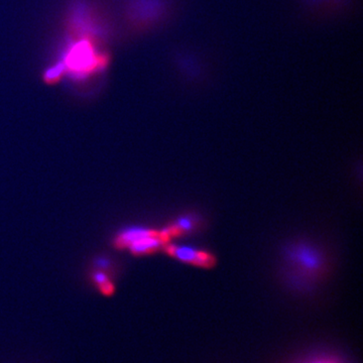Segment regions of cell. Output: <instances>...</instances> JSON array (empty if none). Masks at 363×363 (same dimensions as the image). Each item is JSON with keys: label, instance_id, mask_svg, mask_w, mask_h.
Instances as JSON below:
<instances>
[{"label": "cell", "instance_id": "6da1fadb", "mask_svg": "<svg viewBox=\"0 0 363 363\" xmlns=\"http://www.w3.org/2000/svg\"><path fill=\"white\" fill-rule=\"evenodd\" d=\"M166 242L160 231L145 226L126 227L116 238L117 247L126 248L135 255L157 252Z\"/></svg>", "mask_w": 363, "mask_h": 363}, {"label": "cell", "instance_id": "ba28073f", "mask_svg": "<svg viewBox=\"0 0 363 363\" xmlns=\"http://www.w3.org/2000/svg\"><path fill=\"white\" fill-rule=\"evenodd\" d=\"M313 363H337V362H331V360H319V362H313Z\"/></svg>", "mask_w": 363, "mask_h": 363}, {"label": "cell", "instance_id": "3957f363", "mask_svg": "<svg viewBox=\"0 0 363 363\" xmlns=\"http://www.w3.org/2000/svg\"><path fill=\"white\" fill-rule=\"evenodd\" d=\"M102 59V57L98 56L89 43L82 42L72 48L67 56L65 64L72 73L85 75L104 65Z\"/></svg>", "mask_w": 363, "mask_h": 363}, {"label": "cell", "instance_id": "52a82bcc", "mask_svg": "<svg viewBox=\"0 0 363 363\" xmlns=\"http://www.w3.org/2000/svg\"><path fill=\"white\" fill-rule=\"evenodd\" d=\"M111 260L107 259V257H99L96 260V269H101V271H106L107 269L111 267Z\"/></svg>", "mask_w": 363, "mask_h": 363}, {"label": "cell", "instance_id": "5b68a950", "mask_svg": "<svg viewBox=\"0 0 363 363\" xmlns=\"http://www.w3.org/2000/svg\"><path fill=\"white\" fill-rule=\"evenodd\" d=\"M197 226V219L193 215L179 216L172 225L168 226L172 236L192 233Z\"/></svg>", "mask_w": 363, "mask_h": 363}, {"label": "cell", "instance_id": "277c9868", "mask_svg": "<svg viewBox=\"0 0 363 363\" xmlns=\"http://www.w3.org/2000/svg\"><path fill=\"white\" fill-rule=\"evenodd\" d=\"M167 250L172 257L192 266L209 267L214 264V257L209 252L191 245H169Z\"/></svg>", "mask_w": 363, "mask_h": 363}, {"label": "cell", "instance_id": "7a4b0ae2", "mask_svg": "<svg viewBox=\"0 0 363 363\" xmlns=\"http://www.w3.org/2000/svg\"><path fill=\"white\" fill-rule=\"evenodd\" d=\"M286 259L303 278H314L321 274L325 267L323 252L310 243L298 242L286 250Z\"/></svg>", "mask_w": 363, "mask_h": 363}, {"label": "cell", "instance_id": "8992f818", "mask_svg": "<svg viewBox=\"0 0 363 363\" xmlns=\"http://www.w3.org/2000/svg\"><path fill=\"white\" fill-rule=\"evenodd\" d=\"M92 279L93 283L97 286L100 292L104 294V296H111L114 293L113 283L109 279L106 272L101 271V269H95L92 274Z\"/></svg>", "mask_w": 363, "mask_h": 363}]
</instances>
